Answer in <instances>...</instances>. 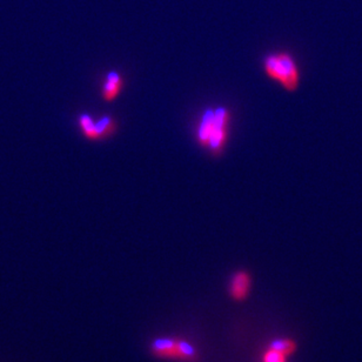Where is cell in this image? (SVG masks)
Listing matches in <instances>:
<instances>
[{
    "label": "cell",
    "mask_w": 362,
    "mask_h": 362,
    "mask_svg": "<svg viewBox=\"0 0 362 362\" xmlns=\"http://www.w3.org/2000/svg\"><path fill=\"white\" fill-rule=\"evenodd\" d=\"M252 289L253 275L248 269H237L230 274L227 282V294L233 303H246L251 296Z\"/></svg>",
    "instance_id": "obj_5"
},
{
    "label": "cell",
    "mask_w": 362,
    "mask_h": 362,
    "mask_svg": "<svg viewBox=\"0 0 362 362\" xmlns=\"http://www.w3.org/2000/svg\"><path fill=\"white\" fill-rule=\"evenodd\" d=\"M148 352L156 360L168 362H200L202 352L189 339L164 335L151 340Z\"/></svg>",
    "instance_id": "obj_2"
},
{
    "label": "cell",
    "mask_w": 362,
    "mask_h": 362,
    "mask_svg": "<svg viewBox=\"0 0 362 362\" xmlns=\"http://www.w3.org/2000/svg\"><path fill=\"white\" fill-rule=\"evenodd\" d=\"M125 81L118 71H110L105 76L104 83L101 85V98L106 103H113L118 99L124 90Z\"/></svg>",
    "instance_id": "obj_7"
},
{
    "label": "cell",
    "mask_w": 362,
    "mask_h": 362,
    "mask_svg": "<svg viewBox=\"0 0 362 362\" xmlns=\"http://www.w3.org/2000/svg\"><path fill=\"white\" fill-rule=\"evenodd\" d=\"M266 76L271 81L289 92H294L300 85V71L296 62L289 53L274 52L266 56L262 62Z\"/></svg>",
    "instance_id": "obj_3"
},
{
    "label": "cell",
    "mask_w": 362,
    "mask_h": 362,
    "mask_svg": "<svg viewBox=\"0 0 362 362\" xmlns=\"http://www.w3.org/2000/svg\"><path fill=\"white\" fill-rule=\"evenodd\" d=\"M230 124V112L225 106L206 110L195 131L199 145L211 153L219 156L228 141Z\"/></svg>",
    "instance_id": "obj_1"
},
{
    "label": "cell",
    "mask_w": 362,
    "mask_h": 362,
    "mask_svg": "<svg viewBox=\"0 0 362 362\" xmlns=\"http://www.w3.org/2000/svg\"><path fill=\"white\" fill-rule=\"evenodd\" d=\"M298 344L294 339H273L262 351V362H288L289 358L296 354Z\"/></svg>",
    "instance_id": "obj_6"
},
{
    "label": "cell",
    "mask_w": 362,
    "mask_h": 362,
    "mask_svg": "<svg viewBox=\"0 0 362 362\" xmlns=\"http://www.w3.org/2000/svg\"><path fill=\"white\" fill-rule=\"evenodd\" d=\"M81 132L90 141L107 139L117 132V122L112 115H104L94 120L88 113H83L78 118Z\"/></svg>",
    "instance_id": "obj_4"
}]
</instances>
